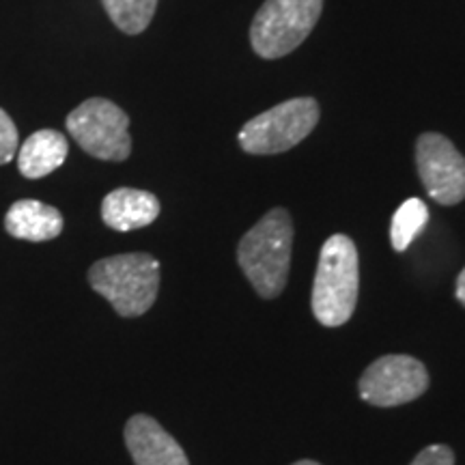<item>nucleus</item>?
<instances>
[{"mask_svg":"<svg viewBox=\"0 0 465 465\" xmlns=\"http://www.w3.org/2000/svg\"><path fill=\"white\" fill-rule=\"evenodd\" d=\"M291 250H293V220L282 207L267 212L242 237L237 261L261 298H276L287 287Z\"/></svg>","mask_w":465,"mask_h":465,"instance_id":"obj_1","label":"nucleus"},{"mask_svg":"<svg viewBox=\"0 0 465 465\" xmlns=\"http://www.w3.org/2000/svg\"><path fill=\"white\" fill-rule=\"evenodd\" d=\"M360 291V259L347 235H332L319 252L312 284V315L325 328H339L351 319Z\"/></svg>","mask_w":465,"mask_h":465,"instance_id":"obj_2","label":"nucleus"},{"mask_svg":"<svg viewBox=\"0 0 465 465\" xmlns=\"http://www.w3.org/2000/svg\"><path fill=\"white\" fill-rule=\"evenodd\" d=\"M89 284L121 317H141L158 298L160 263L147 252L114 254L91 265Z\"/></svg>","mask_w":465,"mask_h":465,"instance_id":"obj_3","label":"nucleus"},{"mask_svg":"<svg viewBox=\"0 0 465 465\" xmlns=\"http://www.w3.org/2000/svg\"><path fill=\"white\" fill-rule=\"evenodd\" d=\"M323 0H265L250 26V45L261 58H282L298 50L317 26Z\"/></svg>","mask_w":465,"mask_h":465,"instance_id":"obj_4","label":"nucleus"},{"mask_svg":"<svg viewBox=\"0 0 465 465\" xmlns=\"http://www.w3.org/2000/svg\"><path fill=\"white\" fill-rule=\"evenodd\" d=\"M317 124L319 104L315 97H293L250 119L237 141L250 155H276L298 147Z\"/></svg>","mask_w":465,"mask_h":465,"instance_id":"obj_5","label":"nucleus"},{"mask_svg":"<svg viewBox=\"0 0 465 465\" xmlns=\"http://www.w3.org/2000/svg\"><path fill=\"white\" fill-rule=\"evenodd\" d=\"M67 132L97 160L125 162L132 153L130 116L114 102L91 97L67 116Z\"/></svg>","mask_w":465,"mask_h":465,"instance_id":"obj_6","label":"nucleus"},{"mask_svg":"<svg viewBox=\"0 0 465 465\" xmlns=\"http://www.w3.org/2000/svg\"><path fill=\"white\" fill-rule=\"evenodd\" d=\"M416 166L435 203L450 207L465 199V158L446 136L438 132L418 136Z\"/></svg>","mask_w":465,"mask_h":465,"instance_id":"obj_7","label":"nucleus"},{"mask_svg":"<svg viewBox=\"0 0 465 465\" xmlns=\"http://www.w3.org/2000/svg\"><path fill=\"white\" fill-rule=\"evenodd\" d=\"M360 397L377 407H397L422 397L429 388V373L411 356H383L360 377Z\"/></svg>","mask_w":465,"mask_h":465,"instance_id":"obj_8","label":"nucleus"},{"mask_svg":"<svg viewBox=\"0 0 465 465\" xmlns=\"http://www.w3.org/2000/svg\"><path fill=\"white\" fill-rule=\"evenodd\" d=\"M125 444L136 465H190L177 440L147 414L132 416L125 424Z\"/></svg>","mask_w":465,"mask_h":465,"instance_id":"obj_9","label":"nucleus"},{"mask_svg":"<svg viewBox=\"0 0 465 465\" xmlns=\"http://www.w3.org/2000/svg\"><path fill=\"white\" fill-rule=\"evenodd\" d=\"M160 216L158 196L147 190L116 188L102 203V220L110 229L127 232L155 223Z\"/></svg>","mask_w":465,"mask_h":465,"instance_id":"obj_10","label":"nucleus"},{"mask_svg":"<svg viewBox=\"0 0 465 465\" xmlns=\"http://www.w3.org/2000/svg\"><path fill=\"white\" fill-rule=\"evenodd\" d=\"M5 229L11 237L25 242H50L63 232V216L56 207L42 201L25 199L9 207Z\"/></svg>","mask_w":465,"mask_h":465,"instance_id":"obj_11","label":"nucleus"},{"mask_svg":"<svg viewBox=\"0 0 465 465\" xmlns=\"http://www.w3.org/2000/svg\"><path fill=\"white\" fill-rule=\"evenodd\" d=\"M69 143L61 132L39 130L17 151V168L26 179H42L65 164Z\"/></svg>","mask_w":465,"mask_h":465,"instance_id":"obj_12","label":"nucleus"},{"mask_svg":"<svg viewBox=\"0 0 465 465\" xmlns=\"http://www.w3.org/2000/svg\"><path fill=\"white\" fill-rule=\"evenodd\" d=\"M113 25L125 35L147 31L155 15L158 0H102Z\"/></svg>","mask_w":465,"mask_h":465,"instance_id":"obj_13","label":"nucleus"},{"mask_svg":"<svg viewBox=\"0 0 465 465\" xmlns=\"http://www.w3.org/2000/svg\"><path fill=\"white\" fill-rule=\"evenodd\" d=\"M429 223V209L420 199H407L392 216L391 242L397 252L410 248Z\"/></svg>","mask_w":465,"mask_h":465,"instance_id":"obj_14","label":"nucleus"},{"mask_svg":"<svg viewBox=\"0 0 465 465\" xmlns=\"http://www.w3.org/2000/svg\"><path fill=\"white\" fill-rule=\"evenodd\" d=\"M17 153V127L14 119L0 108V166L9 164Z\"/></svg>","mask_w":465,"mask_h":465,"instance_id":"obj_15","label":"nucleus"},{"mask_svg":"<svg viewBox=\"0 0 465 465\" xmlns=\"http://www.w3.org/2000/svg\"><path fill=\"white\" fill-rule=\"evenodd\" d=\"M411 465H455V452L444 444L427 446L422 452H418Z\"/></svg>","mask_w":465,"mask_h":465,"instance_id":"obj_16","label":"nucleus"},{"mask_svg":"<svg viewBox=\"0 0 465 465\" xmlns=\"http://www.w3.org/2000/svg\"><path fill=\"white\" fill-rule=\"evenodd\" d=\"M455 295H457V300L461 302V304L465 306V267H463V270H461V274H459V278H457Z\"/></svg>","mask_w":465,"mask_h":465,"instance_id":"obj_17","label":"nucleus"},{"mask_svg":"<svg viewBox=\"0 0 465 465\" xmlns=\"http://www.w3.org/2000/svg\"><path fill=\"white\" fill-rule=\"evenodd\" d=\"M293 465H322V463H317V461H308V459H304V461H298V463H293Z\"/></svg>","mask_w":465,"mask_h":465,"instance_id":"obj_18","label":"nucleus"}]
</instances>
